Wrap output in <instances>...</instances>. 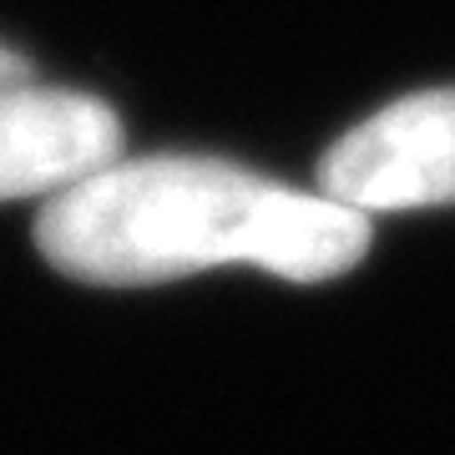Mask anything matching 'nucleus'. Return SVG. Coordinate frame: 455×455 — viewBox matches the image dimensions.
Returning <instances> with one entry per match:
<instances>
[{"mask_svg":"<svg viewBox=\"0 0 455 455\" xmlns=\"http://www.w3.org/2000/svg\"><path fill=\"white\" fill-rule=\"evenodd\" d=\"M122 157V116L71 86L0 82V203L56 197Z\"/></svg>","mask_w":455,"mask_h":455,"instance_id":"7ed1b4c3","label":"nucleus"},{"mask_svg":"<svg viewBox=\"0 0 455 455\" xmlns=\"http://www.w3.org/2000/svg\"><path fill=\"white\" fill-rule=\"evenodd\" d=\"M370 218L223 157H116L46 197L36 248L92 289H152L203 268L329 283L370 253Z\"/></svg>","mask_w":455,"mask_h":455,"instance_id":"f257e3e1","label":"nucleus"},{"mask_svg":"<svg viewBox=\"0 0 455 455\" xmlns=\"http://www.w3.org/2000/svg\"><path fill=\"white\" fill-rule=\"evenodd\" d=\"M26 76H31V61L20 51L0 46V82H26Z\"/></svg>","mask_w":455,"mask_h":455,"instance_id":"20e7f679","label":"nucleus"},{"mask_svg":"<svg viewBox=\"0 0 455 455\" xmlns=\"http://www.w3.org/2000/svg\"><path fill=\"white\" fill-rule=\"evenodd\" d=\"M319 193L364 212L455 203V86L410 92L349 127L319 163Z\"/></svg>","mask_w":455,"mask_h":455,"instance_id":"f03ea898","label":"nucleus"}]
</instances>
